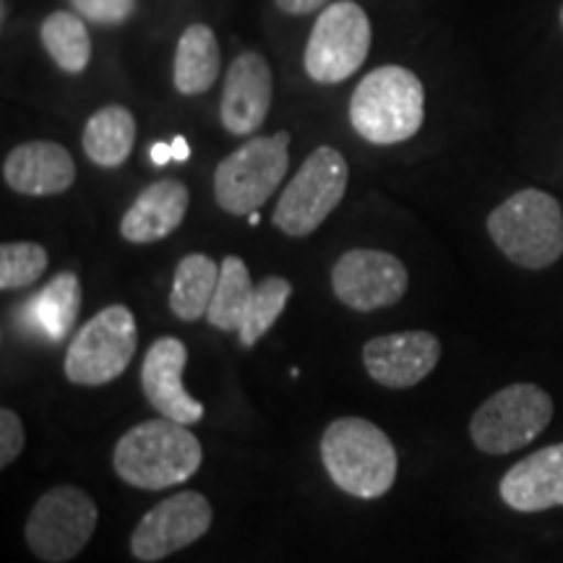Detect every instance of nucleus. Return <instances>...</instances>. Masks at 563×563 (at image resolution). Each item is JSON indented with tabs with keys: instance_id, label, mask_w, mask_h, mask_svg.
<instances>
[{
	"instance_id": "473e14b6",
	"label": "nucleus",
	"mask_w": 563,
	"mask_h": 563,
	"mask_svg": "<svg viewBox=\"0 0 563 563\" xmlns=\"http://www.w3.org/2000/svg\"><path fill=\"white\" fill-rule=\"evenodd\" d=\"M561 26H563V9H561Z\"/></svg>"
},
{
	"instance_id": "f257e3e1",
	"label": "nucleus",
	"mask_w": 563,
	"mask_h": 563,
	"mask_svg": "<svg viewBox=\"0 0 563 563\" xmlns=\"http://www.w3.org/2000/svg\"><path fill=\"white\" fill-rule=\"evenodd\" d=\"M203 449L186 426L175 420H144L115 443L112 464L125 483L141 490H165L199 473Z\"/></svg>"
},
{
	"instance_id": "20e7f679",
	"label": "nucleus",
	"mask_w": 563,
	"mask_h": 563,
	"mask_svg": "<svg viewBox=\"0 0 563 563\" xmlns=\"http://www.w3.org/2000/svg\"><path fill=\"white\" fill-rule=\"evenodd\" d=\"M498 251L522 269H545L563 256V211L551 194L525 188L488 214Z\"/></svg>"
},
{
	"instance_id": "39448f33",
	"label": "nucleus",
	"mask_w": 563,
	"mask_h": 563,
	"mask_svg": "<svg viewBox=\"0 0 563 563\" xmlns=\"http://www.w3.org/2000/svg\"><path fill=\"white\" fill-rule=\"evenodd\" d=\"M290 133L256 136L228 154L214 170V199L232 217L258 211L282 186L290 167Z\"/></svg>"
},
{
	"instance_id": "2eb2a0df",
	"label": "nucleus",
	"mask_w": 563,
	"mask_h": 563,
	"mask_svg": "<svg viewBox=\"0 0 563 563\" xmlns=\"http://www.w3.org/2000/svg\"><path fill=\"white\" fill-rule=\"evenodd\" d=\"M274 97V76L269 63L258 53H241L230 63L224 76L220 104L222 125L235 136H251L269 115Z\"/></svg>"
},
{
	"instance_id": "f03ea898",
	"label": "nucleus",
	"mask_w": 563,
	"mask_h": 563,
	"mask_svg": "<svg viewBox=\"0 0 563 563\" xmlns=\"http://www.w3.org/2000/svg\"><path fill=\"white\" fill-rule=\"evenodd\" d=\"M321 460L336 488L355 498H382L397 481V449L365 418L334 420L321 435Z\"/></svg>"
},
{
	"instance_id": "9d476101",
	"label": "nucleus",
	"mask_w": 563,
	"mask_h": 563,
	"mask_svg": "<svg viewBox=\"0 0 563 563\" xmlns=\"http://www.w3.org/2000/svg\"><path fill=\"white\" fill-rule=\"evenodd\" d=\"M371 53V21L355 0L329 3L306 45V74L316 84H342Z\"/></svg>"
},
{
	"instance_id": "c85d7f7f",
	"label": "nucleus",
	"mask_w": 563,
	"mask_h": 563,
	"mask_svg": "<svg viewBox=\"0 0 563 563\" xmlns=\"http://www.w3.org/2000/svg\"><path fill=\"white\" fill-rule=\"evenodd\" d=\"M274 3L290 16H308V13L327 9L329 0H274Z\"/></svg>"
},
{
	"instance_id": "1a4fd4ad",
	"label": "nucleus",
	"mask_w": 563,
	"mask_h": 563,
	"mask_svg": "<svg viewBox=\"0 0 563 563\" xmlns=\"http://www.w3.org/2000/svg\"><path fill=\"white\" fill-rule=\"evenodd\" d=\"M95 498L76 485H58L32 506L24 534L32 553L45 563L74 561L97 527Z\"/></svg>"
},
{
	"instance_id": "2f4dec72",
	"label": "nucleus",
	"mask_w": 563,
	"mask_h": 563,
	"mask_svg": "<svg viewBox=\"0 0 563 563\" xmlns=\"http://www.w3.org/2000/svg\"><path fill=\"white\" fill-rule=\"evenodd\" d=\"M258 220H262V217H258V211H251V214H249V224H253V228H256Z\"/></svg>"
},
{
	"instance_id": "ddd939ff",
	"label": "nucleus",
	"mask_w": 563,
	"mask_h": 563,
	"mask_svg": "<svg viewBox=\"0 0 563 563\" xmlns=\"http://www.w3.org/2000/svg\"><path fill=\"white\" fill-rule=\"evenodd\" d=\"M441 361V342L431 332H397L373 336L363 347L368 376L386 389H410L433 373Z\"/></svg>"
},
{
	"instance_id": "6ab92c4d",
	"label": "nucleus",
	"mask_w": 563,
	"mask_h": 563,
	"mask_svg": "<svg viewBox=\"0 0 563 563\" xmlns=\"http://www.w3.org/2000/svg\"><path fill=\"white\" fill-rule=\"evenodd\" d=\"M222 53L220 42L207 24H191L180 34L175 51L173 81L175 89L186 97H199L220 79Z\"/></svg>"
},
{
	"instance_id": "f8f14e48",
	"label": "nucleus",
	"mask_w": 563,
	"mask_h": 563,
	"mask_svg": "<svg viewBox=\"0 0 563 563\" xmlns=\"http://www.w3.org/2000/svg\"><path fill=\"white\" fill-rule=\"evenodd\" d=\"M405 264L397 256L376 249H352L336 258L332 269V290L352 311L371 313L389 308L405 298Z\"/></svg>"
},
{
	"instance_id": "423d86ee",
	"label": "nucleus",
	"mask_w": 563,
	"mask_h": 563,
	"mask_svg": "<svg viewBox=\"0 0 563 563\" xmlns=\"http://www.w3.org/2000/svg\"><path fill=\"white\" fill-rule=\"evenodd\" d=\"M350 167L334 146H319L302 162L274 209V228L290 238H308L340 207L347 191Z\"/></svg>"
},
{
	"instance_id": "cd10ccee",
	"label": "nucleus",
	"mask_w": 563,
	"mask_h": 563,
	"mask_svg": "<svg viewBox=\"0 0 563 563\" xmlns=\"http://www.w3.org/2000/svg\"><path fill=\"white\" fill-rule=\"evenodd\" d=\"M26 433H24V422L11 407H3L0 410V467H9V464L16 462V456L24 449Z\"/></svg>"
},
{
	"instance_id": "a878e982",
	"label": "nucleus",
	"mask_w": 563,
	"mask_h": 563,
	"mask_svg": "<svg viewBox=\"0 0 563 563\" xmlns=\"http://www.w3.org/2000/svg\"><path fill=\"white\" fill-rule=\"evenodd\" d=\"M47 272V251L40 243H3L0 245V287L5 292L21 290Z\"/></svg>"
},
{
	"instance_id": "7ed1b4c3",
	"label": "nucleus",
	"mask_w": 563,
	"mask_h": 563,
	"mask_svg": "<svg viewBox=\"0 0 563 563\" xmlns=\"http://www.w3.org/2000/svg\"><path fill=\"white\" fill-rule=\"evenodd\" d=\"M422 118L426 89L410 68L382 66L352 91L350 123L368 144H402L420 131Z\"/></svg>"
},
{
	"instance_id": "4be33fe9",
	"label": "nucleus",
	"mask_w": 563,
	"mask_h": 563,
	"mask_svg": "<svg viewBox=\"0 0 563 563\" xmlns=\"http://www.w3.org/2000/svg\"><path fill=\"white\" fill-rule=\"evenodd\" d=\"M34 323L47 334L51 342H63L79 319L81 308V285L79 277L63 272L53 282H47L34 302H30Z\"/></svg>"
},
{
	"instance_id": "b1692460",
	"label": "nucleus",
	"mask_w": 563,
	"mask_h": 563,
	"mask_svg": "<svg viewBox=\"0 0 563 563\" xmlns=\"http://www.w3.org/2000/svg\"><path fill=\"white\" fill-rule=\"evenodd\" d=\"M42 45L66 74H81L91 60V40L87 24L68 11H55L42 21Z\"/></svg>"
},
{
	"instance_id": "4468645a",
	"label": "nucleus",
	"mask_w": 563,
	"mask_h": 563,
	"mask_svg": "<svg viewBox=\"0 0 563 563\" xmlns=\"http://www.w3.org/2000/svg\"><path fill=\"white\" fill-rule=\"evenodd\" d=\"M186 363V344L178 336H162L146 350L144 365H141V389H144L146 402L162 418L180 422V426H194L203 418V405L183 386Z\"/></svg>"
},
{
	"instance_id": "bb28decb",
	"label": "nucleus",
	"mask_w": 563,
	"mask_h": 563,
	"mask_svg": "<svg viewBox=\"0 0 563 563\" xmlns=\"http://www.w3.org/2000/svg\"><path fill=\"white\" fill-rule=\"evenodd\" d=\"M79 16L95 24H123L136 11V0H70Z\"/></svg>"
},
{
	"instance_id": "412c9836",
	"label": "nucleus",
	"mask_w": 563,
	"mask_h": 563,
	"mask_svg": "<svg viewBox=\"0 0 563 563\" xmlns=\"http://www.w3.org/2000/svg\"><path fill=\"white\" fill-rule=\"evenodd\" d=\"M217 285H220V266L214 258L203 253H188L175 269L170 311L188 323L207 319Z\"/></svg>"
},
{
	"instance_id": "0eeeda50",
	"label": "nucleus",
	"mask_w": 563,
	"mask_h": 563,
	"mask_svg": "<svg viewBox=\"0 0 563 563\" xmlns=\"http://www.w3.org/2000/svg\"><path fill=\"white\" fill-rule=\"evenodd\" d=\"M551 420V394L534 384H511L477 407L470 420V439L485 454H511L538 439Z\"/></svg>"
},
{
	"instance_id": "9b49d317",
	"label": "nucleus",
	"mask_w": 563,
	"mask_h": 563,
	"mask_svg": "<svg viewBox=\"0 0 563 563\" xmlns=\"http://www.w3.org/2000/svg\"><path fill=\"white\" fill-rule=\"evenodd\" d=\"M211 519L214 511L203 493H175L141 517L131 534V553L146 563L167 559L201 540L209 532Z\"/></svg>"
},
{
	"instance_id": "c756f323",
	"label": "nucleus",
	"mask_w": 563,
	"mask_h": 563,
	"mask_svg": "<svg viewBox=\"0 0 563 563\" xmlns=\"http://www.w3.org/2000/svg\"><path fill=\"white\" fill-rule=\"evenodd\" d=\"M152 159L157 162V165H167V162L173 159V146L165 144V141H157V144L152 146Z\"/></svg>"
},
{
	"instance_id": "6e6552de",
	"label": "nucleus",
	"mask_w": 563,
	"mask_h": 563,
	"mask_svg": "<svg viewBox=\"0 0 563 563\" xmlns=\"http://www.w3.org/2000/svg\"><path fill=\"white\" fill-rule=\"evenodd\" d=\"M139 347L136 319L125 306L102 308L76 332L66 352V376L79 386H104L121 378Z\"/></svg>"
},
{
	"instance_id": "393cba45",
	"label": "nucleus",
	"mask_w": 563,
	"mask_h": 563,
	"mask_svg": "<svg viewBox=\"0 0 563 563\" xmlns=\"http://www.w3.org/2000/svg\"><path fill=\"white\" fill-rule=\"evenodd\" d=\"M290 295L292 285L285 277H266L262 285H256V292H253L249 308H245L241 329H238L243 347H253V344L269 332L282 311L287 308Z\"/></svg>"
},
{
	"instance_id": "dca6fc26",
	"label": "nucleus",
	"mask_w": 563,
	"mask_h": 563,
	"mask_svg": "<svg viewBox=\"0 0 563 563\" xmlns=\"http://www.w3.org/2000/svg\"><path fill=\"white\" fill-rule=\"evenodd\" d=\"M3 180L16 194L55 196L74 186L76 165L63 144L26 141L3 159Z\"/></svg>"
},
{
	"instance_id": "aec40b11",
	"label": "nucleus",
	"mask_w": 563,
	"mask_h": 563,
	"mask_svg": "<svg viewBox=\"0 0 563 563\" xmlns=\"http://www.w3.org/2000/svg\"><path fill=\"white\" fill-rule=\"evenodd\" d=\"M81 144L97 167H121L136 144V118L123 104H104L87 121Z\"/></svg>"
},
{
	"instance_id": "5701e85b",
	"label": "nucleus",
	"mask_w": 563,
	"mask_h": 563,
	"mask_svg": "<svg viewBox=\"0 0 563 563\" xmlns=\"http://www.w3.org/2000/svg\"><path fill=\"white\" fill-rule=\"evenodd\" d=\"M256 292L249 266L241 256H224L220 264V285L211 298L207 321L220 332H238L243 323L245 308Z\"/></svg>"
},
{
	"instance_id": "7c9ffc66",
	"label": "nucleus",
	"mask_w": 563,
	"mask_h": 563,
	"mask_svg": "<svg viewBox=\"0 0 563 563\" xmlns=\"http://www.w3.org/2000/svg\"><path fill=\"white\" fill-rule=\"evenodd\" d=\"M170 146H173V159L186 162L188 157H191V146H188L186 136H175V139L170 141Z\"/></svg>"
},
{
	"instance_id": "a211bd4d",
	"label": "nucleus",
	"mask_w": 563,
	"mask_h": 563,
	"mask_svg": "<svg viewBox=\"0 0 563 563\" xmlns=\"http://www.w3.org/2000/svg\"><path fill=\"white\" fill-rule=\"evenodd\" d=\"M191 194L186 183L165 178L146 186L121 220V235L129 243H157L173 235L186 220Z\"/></svg>"
},
{
	"instance_id": "f3484780",
	"label": "nucleus",
	"mask_w": 563,
	"mask_h": 563,
	"mask_svg": "<svg viewBox=\"0 0 563 563\" xmlns=\"http://www.w3.org/2000/svg\"><path fill=\"white\" fill-rule=\"evenodd\" d=\"M498 490L509 509L522 514L563 506V443L540 449L514 464L501 477Z\"/></svg>"
}]
</instances>
